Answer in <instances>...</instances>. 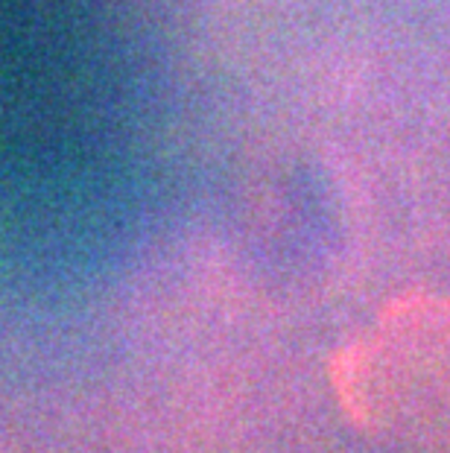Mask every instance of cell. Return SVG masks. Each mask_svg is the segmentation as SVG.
I'll use <instances>...</instances> for the list:
<instances>
[{"mask_svg": "<svg viewBox=\"0 0 450 453\" xmlns=\"http://www.w3.org/2000/svg\"><path fill=\"white\" fill-rule=\"evenodd\" d=\"M336 392L357 424L436 427L450 439V301L404 295L380 316V336L333 360Z\"/></svg>", "mask_w": 450, "mask_h": 453, "instance_id": "cell-1", "label": "cell"}]
</instances>
